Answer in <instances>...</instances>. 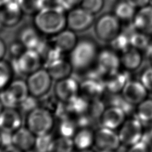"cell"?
Instances as JSON below:
<instances>
[{"label":"cell","instance_id":"cell-23","mask_svg":"<svg viewBox=\"0 0 152 152\" xmlns=\"http://www.w3.org/2000/svg\"><path fill=\"white\" fill-rule=\"evenodd\" d=\"M6 88L17 102L18 106L30 95L26 81L21 78L13 79Z\"/></svg>","mask_w":152,"mask_h":152},{"label":"cell","instance_id":"cell-6","mask_svg":"<svg viewBox=\"0 0 152 152\" xmlns=\"http://www.w3.org/2000/svg\"><path fill=\"white\" fill-rule=\"evenodd\" d=\"M94 31L100 40L110 42L121 33L120 20L113 14H106L96 21Z\"/></svg>","mask_w":152,"mask_h":152},{"label":"cell","instance_id":"cell-13","mask_svg":"<svg viewBox=\"0 0 152 152\" xmlns=\"http://www.w3.org/2000/svg\"><path fill=\"white\" fill-rule=\"evenodd\" d=\"M80 94L91 100L100 99L105 90L104 82L99 78L85 76L80 82Z\"/></svg>","mask_w":152,"mask_h":152},{"label":"cell","instance_id":"cell-16","mask_svg":"<svg viewBox=\"0 0 152 152\" xmlns=\"http://www.w3.org/2000/svg\"><path fill=\"white\" fill-rule=\"evenodd\" d=\"M126 113L121 107L110 106L105 108L102 114L100 122L103 127L114 129L121 127L125 121Z\"/></svg>","mask_w":152,"mask_h":152},{"label":"cell","instance_id":"cell-19","mask_svg":"<svg viewBox=\"0 0 152 152\" xmlns=\"http://www.w3.org/2000/svg\"><path fill=\"white\" fill-rule=\"evenodd\" d=\"M132 19L133 27L135 30L152 34V5L139 8Z\"/></svg>","mask_w":152,"mask_h":152},{"label":"cell","instance_id":"cell-41","mask_svg":"<svg viewBox=\"0 0 152 152\" xmlns=\"http://www.w3.org/2000/svg\"><path fill=\"white\" fill-rule=\"evenodd\" d=\"M129 147L126 152H150L149 145L142 140Z\"/></svg>","mask_w":152,"mask_h":152},{"label":"cell","instance_id":"cell-33","mask_svg":"<svg viewBox=\"0 0 152 152\" xmlns=\"http://www.w3.org/2000/svg\"><path fill=\"white\" fill-rule=\"evenodd\" d=\"M75 149L72 138L59 136L55 138L52 152H74Z\"/></svg>","mask_w":152,"mask_h":152},{"label":"cell","instance_id":"cell-49","mask_svg":"<svg viewBox=\"0 0 152 152\" xmlns=\"http://www.w3.org/2000/svg\"><path fill=\"white\" fill-rule=\"evenodd\" d=\"M4 27L3 23H2V19H1V14H0V30L2 28V27Z\"/></svg>","mask_w":152,"mask_h":152},{"label":"cell","instance_id":"cell-25","mask_svg":"<svg viewBox=\"0 0 152 152\" xmlns=\"http://www.w3.org/2000/svg\"><path fill=\"white\" fill-rule=\"evenodd\" d=\"M89 101V100L80 94L71 101L66 103L70 115L75 118L87 113Z\"/></svg>","mask_w":152,"mask_h":152},{"label":"cell","instance_id":"cell-24","mask_svg":"<svg viewBox=\"0 0 152 152\" xmlns=\"http://www.w3.org/2000/svg\"><path fill=\"white\" fill-rule=\"evenodd\" d=\"M120 59L121 65L128 71H133L140 66L142 57L140 50L130 47L122 52Z\"/></svg>","mask_w":152,"mask_h":152},{"label":"cell","instance_id":"cell-7","mask_svg":"<svg viewBox=\"0 0 152 152\" xmlns=\"http://www.w3.org/2000/svg\"><path fill=\"white\" fill-rule=\"evenodd\" d=\"M94 21V15L81 7H77L66 13V27L75 32L88 29Z\"/></svg>","mask_w":152,"mask_h":152},{"label":"cell","instance_id":"cell-15","mask_svg":"<svg viewBox=\"0 0 152 152\" xmlns=\"http://www.w3.org/2000/svg\"><path fill=\"white\" fill-rule=\"evenodd\" d=\"M23 14L18 0H10L0 8V14L4 27H11L17 25Z\"/></svg>","mask_w":152,"mask_h":152},{"label":"cell","instance_id":"cell-38","mask_svg":"<svg viewBox=\"0 0 152 152\" xmlns=\"http://www.w3.org/2000/svg\"><path fill=\"white\" fill-rule=\"evenodd\" d=\"M104 5V0H82L80 7L95 14L100 12Z\"/></svg>","mask_w":152,"mask_h":152},{"label":"cell","instance_id":"cell-10","mask_svg":"<svg viewBox=\"0 0 152 152\" xmlns=\"http://www.w3.org/2000/svg\"><path fill=\"white\" fill-rule=\"evenodd\" d=\"M96 69L103 75H107L118 71L121 65L120 56L112 49H104L99 52L96 62Z\"/></svg>","mask_w":152,"mask_h":152},{"label":"cell","instance_id":"cell-3","mask_svg":"<svg viewBox=\"0 0 152 152\" xmlns=\"http://www.w3.org/2000/svg\"><path fill=\"white\" fill-rule=\"evenodd\" d=\"M25 122L26 126L38 136L52 132L55 118L49 109L39 106L26 115Z\"/></svg>","mask_w":152,"mask_h":152},{"label":"cell","instance_id":"cell-20","mask_svg":"<svg viewBox=\"0 0 152 152\" xmlns=\"http://www.w3.org/2000/svg\"><path fill=\"white\" fill-rule=\"evenodd\" d=\"M40 33L33 26L24 27L18 33V40L26 49L37 50L43 42Z\"/></svg>","mask_w":152,"mask_h":152},{"label":"cell","instance_id":"cell-46","mask_svg":"<svg viewBox=\"0 0 152 152\" xmlns=\"http://www.w3.org/2000/svg\"><path fill=\"white\" fill-rule=\"evenodd\" d=\"M0 152H23V151H22L21 150L17 148L12 144H11L10 145H8L0 150Z\"/></svg>","mask_w":152,"mask_h":152},{"label":"cell","instance_id":"cell-47","mask_svg":"<svg viewBox=\"0 0 152 152\" xmlns=\"http://www.w3.org/2000/svg\"><path fill=\"white\" fill-rule=\"evenodd\" d=\"M10 0H0V8L7 4Z\"/></svg>","mask_w":152,"mask_h":152},{"label":"cell","instance_id":"cell-14","mask_svg":"<svg viewBox=\"0 0 152 152\" xmlns=\"http://www.w3.org/2000/svg\"><path fill=\"white\" fill-rule=\"evenodd\" d=\"M148 91L139 81L129 80L122 90V97L132 105H137L147 98Z\"/></svg>","mask_w":152,"mask_h":152},{"label":"cell","instance_id":"cell-30","mask_svg":"<svg viewBox=\"0 0 152 152\" xmlns=\"http://www.w3.org/2000/svg\"><path fill=\"white\" fill-rule=\"evenodd\" d=\"M135 8L127 1H122L116 4L114 14L121 20H128L133 18L135 13Z\"/></svg>","mask_w":152,"mask_h":152},{"label":"cell","instance_id":"cell-22","mask_svg":"<svg viewBox=\"0 0 152 152\" xmlns=\"http://www.w3.org/2000/svg\"><path fill=\"white\" fill-rule=\"evenodd\" d=\"M72 140L77 150L91 148L94 143V132L91 128H79Z\"/></svg>","mask_w":152,"mask_h":152},{"label":"cell","instance_id":"cell-27","mask_svg":"<svg viewBox=\"0 0 152 152\" xmlns=\"http://www.w3.org/2000/svg\"><path fill=\"white\" fill-rule=\"evenodd\" d=\"M78 129L74 118L68 117L59 120L57 129L59 136L72 138Z\"/></svg>","mask_w":152,"mask_h":152},{"label":"cell","instance_id":"cell-34","mask_svg":"<svg viewBox=\"0 0 152 152\" xmlns=\"http://www.w3.org/2000/svg\"><path fill=\"white\" fill-rule=\"evenodd\" d=\"M23 13L36 14L45 7V0H18Z\"/></svg>","mask_w":152,"mask_h":152},{"label":"cell","instance_id":"cell-12","mask_svg":"<svg viewBox=\"0 0 152 152\" xmlns=\"http://www.w3.org/2000/svg\"><path fill=\"white\" fill-rule=\"evenodd\" d=\"M120 143L118 134L113 129L102 126L94 131V145L100 150H115L119 147Z\"/></svg>","mask_w":152,"mask_h":152},{"label":"cell","instance_id":"cell-21","mask_svg":"<svg viewBox=\"0 0 152 152\" xmlns=\"http://www.w3.org/2000/svg\"><path fill=\"white\" fill-rule=\"evenodd\" d=\"M45 68L55 81L68 77L73 72V68L69 60H66L63 58L52 61L46 66Z\"/></svg>","mask_w":152,"mask_h":152},{"label":"cell","instance_id":"cell-36","mask_svg":"<svg viewBox=\"0 0 152 152\" xmlns=\"http://www.w3.org/2000/svg\"><path fill=\"white\" fill-rule=\"evenodd\" d=\"M112 44V49L121 53L131 47L129 35L120 33L115 39L110 42Z\"/></svg>","mask_w":152,"mask_h":152},{"label":"cell","instance_id":"cell-40","mask_svg":"<svg viewBox=\"0 0 152 152\" xmlns=\"http://www.w3.org/2000/svg\"><path fill=\"white\" fill-rule=\"evenodd\" d=\"M26 49L19 40L12 43L9 49L10 54L12 57V59L18 58Z\"/></svg>","mask_w":152,"mask_h":152},{"label":"cell","instance_id":"cell-39","mask_svg":"<svg viewBox=\"0 0 152 152\" xmlns=\"http://www.w3.org/2000/svg\"><path fill=\"white\" fill-rule=\"evenodd\" d=\"M141 83L148 91L152 92V67L144 70L141 75Z\"/></svg>","mask_w":152,"mask_h":152},{"label":"cell","instance_id":"cell-5","mask_svg":"<svg viewBox=\"0 0 152 152\" xmlns=\"http://www.w3.org/2000/svg\"><path fill=\"white\" fill-rule=\"evenodd\" d=\"M53 80L45 68H41L30 74L26 80L30 95L40 99L49 94Z\"/></svg>","mask_w":152,"mask_h":152},{"label":"cell","instance_id":"cell-26","mask_svg":"<svg viewBox=\"0 0 152 152\" xmlns=\"http://www.w3.org/2000/svg\"><path fill=\"white\" fill-rule=\"evenodd\" d=\"M127 81L125 74L121 73L118 71L107 75L104 84L105 89L116 93L119 91H122Z\"/></svg>","mask_w":152,"mask_h":152},{"label":"cell","instance_id":"cell-42","mask_svg":"<svg viewBox=\"0 0 152 152\" xmlns=\"http://www.w3.org/2000/svg\"><path fill=\"white\" fill-rule=\"evenodd\" d=\"M82 0H57L58 6L65 11H69L81 4Z\"/></svg>","mask_w":152,"mask_h":152},{"label":"cell","instance_id":"cell-52","mask_svg":"<svg viewBox=\"0 0 152 152\" xmlns=\"http://www.w3.org/2000/svg\"><path fill=\"white\" fill-rule=\"evenodd\" d=\"M4 107H3V106L1 104V103H0V114H1V112L2 111V110H3V109H4Z\"/></svg>","mask_w":152,"mask_h":152},{"label":"cell","instance_id":"cell-9","mask_svg":"<svg viewBox=\"0 0 152 152\" xmlns=\"http://www.w3.org/2000/svg\"><path fill=\"white\" fill-rule=\"evenodd\" d=\"M141 123L137 118L125 120L118 134L121 142L130 146L141 141L144 133Z\"/></svg>","mask_w":152,"mask_h":152},{"label":"cell","instance_id":"cell-44","mask_svg":"<svg viewBox=\"0 0 152 152\" xmlns=\"http://www.w3.org/2000/svg\"><path fill=\"white\" fill-rule=\"evenodd\" d=\"M142 140L148 145L152 144V126L143 133Z\"/></svg>","mask_w":152,"mask_h":152},{"label":"cell","instance_id":"cell-45","mask_svg":"<svg viewBox=\"0 0 152 152\" xmlns=\"http://www.w3.org/2000/svg\"><path fill=\"white\" fill-rule=\"evenodd\" d=\"M7 52V48L4 41L0 38V60L4 59Z\"/></svg>","mask_w":152,"mask_h":152},{"label":"cell","instance_id":"cell-8","mask_svg":"<svg viewBox=\"0 0 152 152\" xmlns=\"http://www.w3.org/2000/svg\"><path fill=\"white\" fill-rule=\"evenodd\" d=\"M53 95L60 102L68 103L80 94V81L71 75L56 81Z\"/></svg>","mask_w":152,"mask_h":152},{"label":"cell","instance_id":"cell-2","mask_svg":"<svg viewBox=\"0 0 152 152\" xmlns=\"http://www.w3.org/2000/svg\"><path fill=\"white\" fill-rule=\"evenodd\" d=\"M99 50L95 42L90 38L78 39L77 44L69 53V61L73 72L85 74L96 64Z\"/></svg>","mask_w":152,"mask_h":152},{"label":"cell","instance_id":"cell-37","mask_svg":"<svg viewBox=\"0 0 152 152\" xmlns=\"http://www.w3.org/2000/svg\"><path fill=\"white\" fill-rule=\"evenodd\" d=\"M39 106V99L29 95L19 104L17 108L22 114L23 113H24L27 115L28 113Z\"/></svg>","mask_w":152,"mask_h":152},{"label":"cell","instance_id":"cell-18","mask_svg":"<svg viewBox=\"0 0 152 152\" xmlns=\"http://www.w3.org/2000/svg\"><path fill=\"white\" fill-rule=\"evenodd\" d=\"M36 136L26 126H23L12 134V144L23 152L34 147Z\"/></svg>","mask_w":152,"mask_h":152},{"label":"cell","instance_id":"cell-43","mask_svg":"<svg viewBox=\"0 0 152 152\" xmlns=\"http://www.w3.org/2000/svg\"><path fill=\"white\" fill-rule=\"evenodd\" d=\"M135 8H141L149 4L150 0H126Z\"/></svg>","mask_w":152,"mask_h":152},{"label":"cell","instance_id":"cell-53","mask_svg":"<svg viewBox=\"0 0 152 152\" xmlns=\"http://www.w3.org/2000/svg\"><path fill=\"white\" fill-rule=\"evenodd\" d=\"M28 152H36V151L34 149H33V150H30V151H29Z\"/></svg>","mask_w":152,"mask_h":152},{"label":"cell","instance_id":"cell-51","mask_svg":"<svg viewBox=\"0 0 152 152\" xmlns=\"http://www.w3.org/2000/svg\"><path fill=\"white\" fill-rule=\"evenodd\" d=\"M150 59L151 63L152 64V48L150 49Z\"/></svg>","mask_w":152,"mask_h":152},{"label":"cell","instance_id":"cell-50","mask_svg":"<svg viewBox=\"0 0 152 152\" xmlns=\"http://www.w3.org/2000/svg\"><path fill=\"white\" fill-rule=\"evenodd\" d=\"M99 152H115V150H101Z\"/></svg>","mask_w":152,"mask_h":152},{"label":"cell","instance_id":"cell-28","mask_svg":"<svg viewBox=\"0 0 152 152\" xmlns=\"http://www.w3.org/2000/svg\"><path fill=\"white\" fill-rule=\"evenodd\" d=\"M136 118L141 122H152V99L146 98L137 104L135 109Z\"/></svg>","mask_w":152,"mask_h":152},{"label":"cell","instance_id":"cell-31","mask_svg":"<svg viewBox=\"0 0 152 152\" xmlns=\"http://www.w3.org/2000/svg\"><path fill=\"white\" fill-rule=\"evenodd\" d=\"M55 140L52 132L36 136L33 149L36 152H52Z\"/></svg>","mask_w":152,"mask_h":152},{"label":"cell","instance_id":"cell-29","mask_svg":"<svg viewBox=\"0 0 152 152\" xmlns=\"http://www.w3.org/2000/svg\"><path fill=\"white\" fill-rule=\"evenodd\" d=\"M14 73L11 62L0 60V91L8 86L13 80Z\"/></svg>","mask_w":152,"mask_h":152},{"label":"cell","instance_id":"cell-11","mask_svg":"<svg viewBox=\"0 0 152 152\" xmlns=\"http://www.w3.org/2000/svg\"><path fill=\"white\" fill-rule=\"evenodd\" d=\"M23 119L18 108H4L0 114V131L14 133L23 126Z\"/></svg>","mask_w":152,"mask_h":152},{"label":"cell","instance_id":"cell-35","mask_svg":"<svg viewBox=\"0 0 152 152\" xmlns=\"http://www.w3.org/2000/svg\"><path fill=\"white\" fill-rule=\"evenodd\" d=\"M104 109V104L100 99L91 100L89 101L87 114L93 121L97 119H100Z\"/></svg>","mask_w":152,"mask_h":152},{"label":"cell","instance_id":"cell-4","mask_svg":"<svg viewBox=\"0 0 152 152\" xmlns=\"http://www.w3.org/2000/svg\"><path fill=\"white\" fill-rule=\"evenodd\" d=\"M11 64L14 72L26 77L42 68L43 65L40 54L34 49H26L20 56L12 59Z\"/></svg>","mask_w":152,"mask_h":152},{"label":"cell","instance_id":"cell-1","mask_svg":"<svg viewBox=\"0 0 152 152\" xmlns=\"http://www.w3.org/2000/svg\"><path fill=\"white\" fill-rule=\"evenodd\" d=\"M33 26L41 34L53 36L66 28V13L58 5H46L34 14Z\"/></svg>","mask_w":152,"mask_h":152},{"label":"cell","instance_id":"cell-48","mask_svg":"<svg viewBox=\"0 0 152 152\" xmlns=\"http://www.w3.org/2000/svg\"><path fill=\"white\" fill-rule=\"evenodd\" d=\"M76 152H94V151L91 148H88V149H84V150H77Z\"/></svg>","mask_w":152,"mask_h":152},{"label":"cell","instance_id":"cell-32","mask_svg":"<svg viewBox=\"0 0 152 152\" xmlns=\"http://www.w3.org/2000/svg\"><path fill=\"white\" fill-rule=\"evenodd\" d=\"M148 34L135 30V31L129 35L131 47L138 50L147 48L150 45V38Z\"/></svg>","mask_w":152,"mask_h":152},{"label":"cell","instance_id":"cell-17","mask_svg":"<svg viewBox=\"0 0 152 152\" xmlns=\"http://www.w3.org/2000/svg\"><path fill=\"white\" fill-rule=\"evenodd\" d=\"M78 40L76 32L66 27L53 36L51 42L64 54L69 53L75 46Z\"/></svg>","mask_w":152,"mask_h":152}]
</instances>
